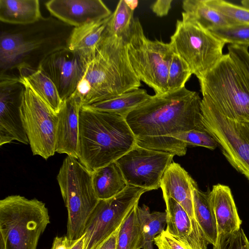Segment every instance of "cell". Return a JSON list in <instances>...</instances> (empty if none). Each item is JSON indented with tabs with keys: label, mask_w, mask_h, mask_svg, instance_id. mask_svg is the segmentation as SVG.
Segmentation results:
<instances>
[{
	"label": "cell",
	"mask_w": 249,
	"mask_h": 249,
	"mask_svg": "<svg viewBox=\"0 0 249 249\" xmlns=\"http://www.w3.org/2000/svg\"><path fill=\"white\" fill-rule=\"evenodd\" d=\"M137 211L144 239L142 249H153L155 238L165 230L166 213L165 212L151 213L145 205L142 207L138 205Z\"/></svg>",
	"instance_id": "f1b7e54d"
},
{
	"label": "cell",
	"mask_w": 249,
	"mask_h": 249,
	"mask_svg": "<svg viewBox=\"0 0 249 249\" xmlns=\"http://www.w3.org/2000/svg\"><path fill=\"white\" fill-rule=\"evenodd\" d=\"M17 69L18 76L24 77L37 94L58 114L65 101L48 75L39 67L35 68L26 63L20 64Z\"/></svg>",
	"instance_id": "7402d4cb"
},
{
	"label": "cell",
	"mask_w": 249,
	"mask_h": 249,
	"mask_svg": "<svg viewBox=\"0 0 249 249\" xmlns=\"http://www.w3.org/2000/svg\"><path fill=\"white\" fill-rule=\"evenodd\" d=\"M172 137L183 142L187 146H201L212 150L218 146L216 141L206 130L193 129Z\"/></svg>",
	"instance_id": "e575fe53"
},
{
	"label": "cell",
	"mask_w": 249,
	"mask_h": 249,
	"mask_svg": "<svg viewBox=\"0 0 249 249\" xmlns=\"http://www.w3.org/2000/svg\"><path fill=\"white\" fill-rule=\"evenodd\" d=\"M203 124L230 164L249 181V122L230 119L202 97Z\"/></svg>",
	"instance_id": "9c48e42d"
},
{
	"label": "cell",
	"mask_w": 249,
	"mask_h": 249,
	"mask_svg": "<svg viewBox=\"0 0 249 249\" xmlns=\"http://www.w3.org/2000/svg\"><path fill=\"white\" fill-rule=\"evenodd\" d=\"M209 196L216 218L218 235L238 230L242 220L230 187L219 183L214 185L209 192Z\"/></svg>",
	"instance_id": "44dd1931"
},
{
	"label": "cell",
	"mask_w": 249,
	"mask_h": 249,
	"mask_svg": "<svg viewBox=\"0 0 249 249\" xmlns=\"http://www.w3.org/2000/svg\"><path fill=\"white\" fill-rule=\"evenodd\" d=\"M207 3L235 23L249 24V9L223 0H206Z\"/></svg>",
	"instance_id": "836d02e7"
},
{
	"label": "cell",
	"mask_w": 249,
	"mask_h": 249,
	"mask_svg": "<svg viewBox=\"0 0 249 249\" xmlns=\"http://www.w3.org/2000/svg\"><path fill=\"white\" fill-rule=\"evenodd\" d=\"M241 3L243 7L249 9V0H243Z\"/></svg>",
	"instance_id": "ee69618b"
},
{
	"label": "cell",
	"mask_w": 249,
	"mask_h": 249,
	"mask_svg": "<svg viewBox=\"0 0 249 249\" xmlns=\"http://www.w3.org/2000/svg\"><path fill=\"white\" fill-rule=\"evenodd\" d=\"M70 249H84V236L76 240Z\"/></svg>",
	"instance_id": "b9f144b4"
},
{
	"label": "cell",
	"mask_w": 249,
	"mask_h": 249,
	"mask_svg": "<svg viewBox=\"0 0 249 249\" xmlns=\"http://www.w3.org/2000/svg\"><path fill=\"white\" fill-rule=\"evenodd\" d=\"M195 218L209 244L214 245L218 237L215 214L210 203L209 192H204L196 182L192 190Z\"/></svg>",
	"instance_id": "4316f807"
},
{
	"label": "cell",
	"mask_w": 249,
	"mask_h": 249,
	"mask_svg": "<svg viewBox=\"0 0 249 249\" xmlns=\"http://www.w3.org/2000/svg\"><path fill=\"white\" fill-rule=\"evenodd\" d=\"M151 95L144 89H136L119 95L100 101L82 108L116 114L125 118L132 111L143 103Z\"/></svg>",
	"instance_id": "cb8c5ba5"
},
{
	"label": "cell",
	"mask_w": 249,
	"mask_h": 249,
	"mask_svg": "<svg viewBox=\"0 0 249 249\" xmlns=\"http://www.w3.org/2000/svg\"><path fill=\"white\" fill-rule=\"evenodd\" d=\"M201 99L186 87L151 96L125 117L136 138L172 137L193 129L206 130Z\"/></svg>",
	"instance_id": "6da1fadb"
},
{
	"label": "cell",
	"mask_w": 249,
	"mask_h": 249,
	"mask_svg": "<svg viewBox=\"0 0 249 249\" xmlns=\"http://www.w3.org/2000/svg\"><path fill=\"white\" fill-rule=\"evenodd\" d=\"M45 5L52 16L74 27L105 19L112 14L101 0H50Z\"/></svg>",
	"instance_id": "9a60e30c"
},
{
	"label": "cell",
	"mask_w": 249,
	"mask_h": 249,
	"mask_svg": "<svg viewBox=\"0 0 249 249\" xmlns=\"http://www.w3.org/2000/svg\"><path fill=\"white\" fill-rule=\"evenodd\" d=\"M154 242L158 249H190L165 230L155 238Z\"/></svg>",
	"instance_id": "74e56055"
},
{
	"label": "cell",
	"mask_w": 249,
	"mask_h": 249,
	"mask_svg": "<svg viewBox=\"0 0 249 249\" xmlns=\"http://www.w3.org/2000/svg\"><path fill=\"white\" fill-rule=\"evenodd\" d=\"M193 73L187 63L174 53L169 68L168 92H173L185 87L187 81Z\"/></svg>",
	"instance_id": "1f68e13d"
},
{
	"label": "cell",
	"mask_w": 249,
	"mask_h": 249,
	"mask_svg": "<svg viewBox=\"0 0 249 249\" xmlns=\"http://www.w3.org/2000/svg\"><path fill=\"white\" fill-rule=\"evenodd\" d=\"M29 38L19 33L1 32L0 37L1 72L17 68L26 57L41 47L43 38Z\"/></svg>",
	"instance_id": "d6986e66"
},
{
	"label": "cell",
	"mask_w": 249,
	"mask_h": 249,
	"mask_svg": "<svg viewBox=\"0 0 249 249\" xmlns=\"http://www.w3.org/2000/svg\"><path fill=\"white\" fill-rule=\"evenodd\" d=\"M249 47L229 45L228 54L240 67L249 79Z\"/></svg>",
	"instance_id": "8d00e7d4"
},
{
	"label": "cell",
	"mask_w": 249,
	"mask_h": 249,
	"mask_svg": "<svg viewBox=\"0 0 249 249\" xmlns=\"http://www.w3.org/2000/svg\"><path fill=\"white\" fill-rule=\"evenodd\" d=\"M18 77L24 86L20 110L31 150L34 155L47 160L55 152L58 114L24 77Z\"/></svg>",
	"instance_id": "30bf717a"
},
{
	"label": "cell",
	"mask_w": 249,
	"mask_h": 249,
	"mask_svg": "<svg viewBox=\"0 0 249 249\" xmlns=\"http://www.w3.org/2000/svg\"><path fill=\"white\" fill-rule=\"evenodd\" d=\"M50 223L42 201L20 195L6 196L0 201V249H36Z\"/></svg>",
	"instance_id": "277c9868"
},
{
	"label": "cell",
	"mask_w": 249,
	"mask_h": 249,
	"mask_svg": "<svg viewBox=\"0 0 249 249\" xmlns=\"http://www.w3.org/2000/svg\"><path fill=\"white\" fill-rule=\"evenodd\" d=\"M182 6V18L195 21L210 31L237 24L210 6L206 0H184Z\"/></svg>",
	"instance_id": "603a6c76"
},
{
	"label": "cell",
	"mask_w": 249,
	"mask_h": 249,
	"mask_svg": "<svg viewBox=\"0 0 249 249\" xmlns=\"http://www.w3.org/2000/svg\"><path fill=\"white\" fill-rule=\"evenodd\" d=\"M92 175L93 187L99 200L112 197L127 186L116 161L97 169Z\"/></svg>",
	"instance_id": "484cf974"
},
{
	"label": "cell",
	"mask_w": 249,
	"mask_h": 249,
	"mask_svg": "<svg viewBox=\"0 0 249 249\" xmlns=\"http://www.w3.org/2000/svg\"><path fill=\"white\" fill-rule=\"evenodd\" d=\"M141 85L129 62L126 40L104 31L95 55L87 64L72 96L83 106L138 89Z\"/></svg>",
	"instance_id": "7a4b0ae2"
},
{
	"label": "cell",
	"mask_w": 249,
	"mask_h": 249,
	"mask_svg": "<svg viewBox=\"0 0 249 249\" xmlns=\"http://www.w3.org/2000/svg\"><path fill=\"white\" fill-rule=\"evenodd\" d=\"M196 181L178 163L172 162L162 177L160 188L163 197H171L180 204L190 217L195 218L192 196Z\"/></svg>",
	"instance_id": "ac0fdd59"
},
{
	"label": "cell",
	"mask_w": 249,
	"mask_h": 249,
	"mask_svg": "<svg viewBox=\"0 0 249 249\" xmlns=\"http://www.w3.org/2000/svg\"><path fill=\"white\" fill-rule=\"evenodd\" d=\"M166 209L165 231L190 249H208V242L195 218L171 197L163 198Z\"/></svg>",
	"instance_id": "2e32d148"
},
{
	"label": "cell",
	"mask_w": 249,
	"mask_h": 249,
	"mask_svg": "<svg viewBox=\"0 0 249 249\" xmlns=\"http://www.w3.org/2000/svg\"><path fill=\"white\" fill-rule=\"evenodd\" d=\"M76 241L71 240L66 236H57L53 240L51 249H70Z\"/></svg>",
	"instance_id": "ab89813d"
},
{
	"label": "cell",
	"mask_w": 249,
	"mask_h": 249,
	"mask_svg": "<svg viewBox=\"0 0 249 249\" xmlns=\"http://www.w3.org/2000/svg\"><path fill=\"white\" fill-rule=\"evenodd\" d=\"M41 18L38 0H0V20L2 22L27 25Z\"/></svg>",
	"instance_id": "d4e9b609"
},
{
	"label": "cell",
	"mask_w": 249,
	"mask_h": 249,
	"mask_svg": "<svg viewBox=\"0 0 249 249\" xmlns=\"http://www.w3.org/2000/svg\"><path fill=\"white\" fill-rule=\"evenodd\" d=\"M170 43L198 80L220 60L226 44L196 22L184 18L177 20Z\"/></svg>",
	"instance_id": "ba28073f"
},
{
	"label": "cell",
	"mask_w": 249,
	"mask_h": 249,
	"mask_svg": "<svg viewBox=\"0 0 249 249\" xmlns=\"http://www.w3.org/2000/svg\"><path fill=\"white\" fill-rule=\"evenodd\" d=\"M80 101L71 96L58 112L55 152L78 159Z\"/></svg>",
	"instance_id": "e0dca14e"
},
{
	"label": "cell",
	"mask_w": 249,
	"mask_h": 249,
	"mask_svg": "<svg viewBox=\"0 0 249 249\" xmlns=\"http://www.w3.org/2000/svg\"><path fill=\"white\" fill-rule=\"evenodd\" d=\"M86 66L79 57L66 46L48 54L38 67L52 79L65 101L75 91Z\"/></svg>",
	"instance_id": "5bb4252c"
},
{
	"label": "cell",
	"mask_w": 249,
	"mask_h": 249,
	"mask_svg": "<svg viewBox=\"0 0 249 249\" xmlns=\"http://www.w3.org/2000/svg\"><path fill=\"white\" fill-rule=\"evenodd\" d=\"M137 204L126 216L118 233L117 249H142L144 239Z\"/></svg>",
	"instance_id": "83f0119b"
},
{
	"label": "cell",
	"mask_w": 249,
	"mask_h": 249,
	"mask_svg": "<svg viewBox=\"0 0 249 249\" xmlns=\"http://www.w3.org/2000/svg\"><path fill=\"white\" fill-rule=\"evenodd\" d=\"M210 32L225 43L249 47V24H236Z\"/></svg>",
	"instance_id": "d6a6232c"
},
{
	"label": "cell",
	"mask_w": 249,
	"mask_h": 249,
	"mask_svg": "<svg viewBox=\"0 0 249 249\" xmlns=\"http://www.w3.org/2000/svg\"><path fill=\"white\" fill-rule=\"evenodd\" d=\"M145 189L130 185L115 196L99 200L86 224L84 249H94L120 227Z\"/></svg>",
	"instance_id": "8fae6325"
},
{
	"label": "cell",
	"mask_w": 249,
	"mask_h": 249,
	"mask_svg": "<svg viewBox=\"0 0 249 249\" xmlns=\"http://www.w3.org/2000/svg\"><path fill=\"white\" fill-rule=\"evenodd\" d=\"M126 47L129 63L139 80L151 88L155 94L167 92L168 70L174 54L170 42L147 38L139 19L134 18Z\"/></svg>",
	"instance_id": "52a82bcc"
},
{
	"label": "cell",
	"mask_w": 249,
	"mask_h": 249,
	"mask_svg": "<svg viewBox=\"0 0 249 249\" xmlns=\"http://www.w3.org/2000/svg\"><path fill=\"white\" fill-rule=\"evenodd\" d=\"M174 157L168 153L149 150L136 144L116 161L127 185L149 191L160 188L162 177Z\"/></svg>",
	"instance_id": "7c38bea8"
},
{
	"label": "cell",
	"mask_w": 249,
	"mask_h": 249,
	"mask_svg": "<svg viewBox=\"0 0 249 249\" xmlns=\"http://www.w3.org/2000/svg\"><path fill=\"white\" fill-rule=\"evenodd\" d=\"M198 80L202 96L220 113L249 122V79L228 53Z\"/></svg>",
	"instance_id": "5b68a950"
},
{
	"label": "cell",
	"mask_w": 249,
	"mask_h": 249,
	"mask_svg": "<svg viewBox=\"0 0 249 249\" xmlns=\"http://www.w3.org/2000/svg\"><path fill=\"white\" fill-rule=\"evenodd\" d=\"M172 1V0H158L152 3L150 8L157 16L162 17L168 14Z\"/></svg>",
	"instance_id": "f35d334b"
},
{
	"label": "cell",
	"mask_w": 249,
	"mask_h": 249,
	"mask_svg": "<svg viewBox=\"0 0 249 249\" xmlns=\"http://www.w3.org/2000/svg\"><path fill=\"white\" fill-rule=\"evenodd\" d=\"M133 14L134 11L128 7L124 0H120L109 17L105 32L126 40L134 19Z\"/></svg>",
	"instance_id": "f546056e"
},
{
	"label": "cell",
	"mask_w": 249,
	"mask_h": 249,
	"mask_svg": "<svg viewBox=\"0 0 249 249\" xmlns=\"http://www.w3.org/2000/svg\"><path fill=\"white\" fill-rule=\"evenodd\" d=\"M136 144L146 149L178 156H184L188 146L183 142L172 137L136 138Z\"/></svg>",
	"instance_id": "4dcf8cb0"
},
{
	"label": "cell",
	"mask_w": 249,
	"mask_h": 249,
	"mask_svg": "<svg viewBox=\"0 0 249 249\" xmlns=\"http://www.w3.org/2000/svg\"><path fill=\"white\" fill-rule=\"evenodd\" d=\"M213 249H249V241L241 227L231 232L218 234Z\"/></svg>",
	"instance_id": "d590c367"
},
{
	"label": "cell",
	"mask_w": 249,
	"mask_h": 249,
	"mask_svg": "<svg viewBox=\"0 0 249 249\" xmlns=\"http://www.w3.org/2000/svg\"><path fill=\"white\" fill-rule=\"evenodd\" d=\"M136 144L125 118L81 107L78 160L89 171L93 172L116 161Z\"/></svg>",
	"instance_id": "3957f363"
},
{
	"label": "cell",
	"mask_w": 249,
	"mask_h": 249,
	"mask_svg": "<svg viewBox=\"0 0 249 249\" xmlns=\"http://www.w3.org/2000/svg\"><path fill=\"white\" fill-rule=\"evenodd\" d=\"M109 17L74 27L67 39L68 48L86 65L95 55Z\"/></svg>",
	"instance_id": "ffe728a7"
},
{
	"label": "cell",
	"mask_w": 249,
	"mask_h": 249,
	"mask_svg": "<svg viewBox=\"0 0 249 249\" xmlns=\"http://www.w3.org/2000/svg\"><path fill=\"white\" fill-rule=\"evenodd\" d=\"M56 178L68 211L66 236L71 240H78L99 200L93 187L92 172L77 159L67 156Z\"/></svg>",
	"instance_id": "8992f818"
},
{
	"label": "cell",
	"mask_w": 249,
	"mask_h": 249,
	"mask_svg": "<svg viewBox=\"0 0 249 249\" xmlns=\"http://www.w3.org/2000/svg\"><path fill=\"white\" fill-rule=\"evenodd\" d=\"M119 229L94 249H117Z\"/></svg>",
	"instance_id": "60d3db41"
},
{
	"label": "cell",
	"mask_w": 249,
	"mask_h": 249,
	"mask_svg": "<svg viewBox=\"0 0 249 249\" xmlns=\"http://www.w3.org/2000/svg\"><path fill=\"white\" fill-rule=\"evenodd\" d=\"M23 87L18 76L0 73V146L13 141L29 144L20 110Z\"/></svg>",
	"instance_id": "4fadbf2b"
},
{
	"label": "cell",
	"mask_w": 249,
	"mask_h": 249,
	"mask_svg": "<svg viewBox=\"0 0 249 249\" xmlns=\"http://www.w3.org/2000/svg\"><path fill=\"white\" fill-rule=\"evenodd\" d=\"M128 7L132 11L137 8L138 5L139 1L137 0H124Z\"/></svg>",
	"instance_id": "7bdbcfd3"
}]
</instances>
